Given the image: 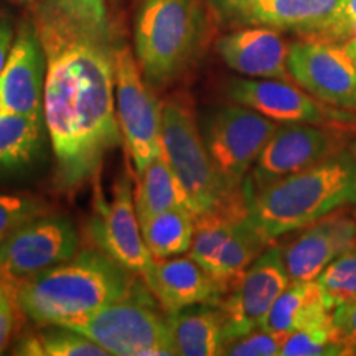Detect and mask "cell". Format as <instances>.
<instances>
[{
    "label": "cell",
    "mask_w": 356,
    "mask_h": 356,
    "mask_svg": "<svg viewBox=\"0 0 356 356\" xmlns=\"http://www.w3.org/2000/svg\"><path fill=\"white\" fill-rule=\"evenodd\" d=\"M35 30L47 56L43 115L56 160L55 180L60 190L73 191L96 177L122 140L114 63L126 42L119 19Z\"/></svg>",
    "instance_id": "obj_1"
},
{
    "label": "cell",
    "mask_w": 356,
    "mask_h": 356,
    "mask_svg": "<svg viewBox=\"0 0 356 356\" xmlns=\"http://www.w3.org/2000/svg\"><path fill=\"white\" fill-rule=\"evenodd\" d=\"M99 249L26 279L10 292L17 309L38 325H66L126 297L139 279Z\"/></svg>",
    "instance_id": "obj_2"
},
{
    "label": "cell",
    "mask_w": 356,
    "mask_h": 356,
    "mask_svg": "<svg viewBox=\"0 0 356 356\" xmlns=\"http://www.w3.org/2000/svg\"><path fill=\"white\" fill-rule=\"evenodd\" d=\"M244 197L249 220L270 243L356 204V154L340 150L259 190H244Z\"/></svg>",
    "instance_id": "obj_3"
},
{
    "label": "cell",
    "mask_w": 356,
    "mask_h": 356,
    "mask_svg": "<svg viewBox=\"0 0 356 356\" xmlns=\"http://www.w3.org/2000/svg\"><path fill=\"white\" fill-rule=\"evenodd\" d=\"M204 32L198 0H144L134 26L140 73L152 89L177 81L193 63Z\"/></svg>",
    "instance_id": "obj_4"
},
{
    "label": "cell",
    "mask_w": 356,
    "mask_h": 356,
    "mask_svg": "<svg viewBox=\"0 0 356 356\" xmlns=\"http://www.w3.org/2000/svg\"><path fill=\"white\" fill-rule=\"evenodd\" d=\"M147 284L137 280L132 291L118 302L78 322L66 323L71 330L91 338L115 356H173L168 315L157 309Z\"/></svg>",
    "instance_id": "obj_5"
},
{
    "label": "cell",
    "mask_w": 356,
    "mask_h": 356,
    "mask_svg": "<svg viewBox=\"0 0 356 356\" xmlns=\"http://www.w3.org/2000/svg\"><path fill=\"white\" fill-rule=\"evenodd\" d=\"M162 150L195 218L216 210L243 191L228 190L204 145L195 114L180 97L162 106Z\"/></svg>",
    "instance_id": "obj_6"
},
{
    "label": "cell",
    "mask_w": 356,
    "mask_h": 356,
    "mask_svg": "<svg viewBox=\"0 0 356 356\" xmlns=\"http://www.w3.org/2000/svg\"><path fill=\"white\" fill-rule=\"evenodd\" d=\"M267 244L249 220L243 190L216 210L195 218L190 256L229 291Z\"/></svg>",
    "instance_id": "obj_7"
},
{
    "label": "cell",
    "mask_w": 356,
    "mask_h": 356,
    "mask_svg": "<svg viewBox=\"0 0 356 356\" xmlns=\"http://www.w3.org/2000/svg\"><path fill=\"white\" fill-rule=\"evenodd\" d=\"M198 124L213 163L233 193L243 190L248 172L279 127L273 119L236 102L204 111Z\"/></svg>",
    "instance_id": "obj_8"
},
{
    "label": "cell",
    "mask_w": 356,
    "mask_h": 356,
    "mask_svg": "<svg viewBox=\"0 0 356 356\" xmlns=\"http://www.w3.org/2000/svg\"><path fill=\"white\" fill-rule=\"evenodd\" d=\"M115 114L136 173L139 175L162 150V106L142 76L126 43L115 53Z\"/></svg>",
    "instance_id": "obj_9"
},
{
    "label": "cell",
    "mask_w": 356,
    "mask_h": 356,
    "mask_svg": "<svg viewBox=\"0 0 356 356\" xmlns=\"http://www.w3.org/2000/svg\"><path fill=\"white\" fill-rule=\"evenodd\" d=\"M79 244L81 238L70 218L50 213L35 216L0 244V279L12 292L26 279L71 259Z\"/></svg>",
    "instance_id": "obj_10"
},
{
    "label": "cell",
    "mask_w": 356,
    "mask_h": 356,
    "mask_svg": "<svg viewBox=\"0 0 356 356\" xmlns=\"http://www.w3.org/2000/svg\"><path fill=\"white\" fill-rule=\"evenodd\" d=\"M113 191V198L108 200L104 193H101L99 186H96L92 215L88 226L89 236L99 251L113 257L131 273L144 275L152 264L154 256L142 238L134 203L132 181L127 172L119 177Z\"/></svg>",
    "instance_id": "obj_11"
},
{
    "label": "cell",
    "mask_w": 356,
    "mask_h": 356,
    "mask_svg": "<svg viewBox=\"0 0 356 356\" xmlns=\"http://www.w3.org/2000/svg\"><path fill=\"white\" fill-rule=\"evenodd\" d=\"M287 68L304 91L335 108L356 109V66L345 47L309 38L289 47Z\"/></svg>",
    "instance_id": "obj_12"
},
{
    "label": "cell",
    "mask_w": 356,
    "mask_h": 356,
    "mask_svg": "<svg viewBox=\"0 0 356 356\" xmlns=\"http://www.w3.org/2000/svg\"><path fill=\"white\" fill-rule=\"evenodd\" d=\"M291 286L282 249L267 248L229 289L221 309L229 341L259 328L280 293Z\"/></svg>",
    "instance_id": "obj_13"
},
{
    "label": "cell",
    "mask_w": 356,
    "mask_h": 356,
    "mask_svg": "<svg viewBox=\"0 0 356 356\" xmlns=\"http://www.w3.org/2000/svg\"><path fill=\"white\" fill-rule=\"evenodd\" d=\"M340 152V136L315 124H279L256 159L243 188L259 190L270 181L302 172Z\"/></svg>",
    "instance_id": "obj_14"
},
{
    "label": "cell",
    "mask_w": 356,
    "mask_h": 356,
    "mask_svg": "<svg viewBox=\"0 0 356 356\" xmlns=\"http://www.w3.org/2000/svg\"><path fill=\"white\" fill-rule=\"evenodd\" d=\"M226 95L236 104L246 106L277 124H330L346 115L325 108L307 91L282 79H229Z\"/></svg>",
    "instance_id": "obj_15"
},
{
    "label": "cell",
    "mask_w": 356,
    "mask_h": 356,
    "mask_svg": "<svg viewBox=\"0 0 356 356\" xmlns=\"http://www.w3.org/2000/svg\"><path fill=\"white\" fill-rule=\"evenodd\" d=\"M47 56L33 22L20 25L6 68L0 73V115L43 114Z\"/></svg>",
    "instance_id": "obj_16"
},
{
    "label": "cell",
    "mask_w": 356,
    "mask_h": 356,
    "mask_svg": "<svg viewBox=\"0 0 356 356\" xmlns=\"http://www.w3.org/2000/svg\"><path fill=\"white\" fill-rule=\"evenodd\" d=\"M304 229L282 249L291 284L315 280L333 259L356 249V218L335 211Z\"/></svg>",
    "instance_id": "obj_17"
},
{
    "label": "cell",
    "mask_w": 356,
    "mask_h": 356,
    "mask_svg": "<svg viewBox=\"0 0 356 356\" xmlns=\"http://www.w3.org/2000/svg\"><path fill=\"white\" fill-rule=\"evenodd\" d=\"M142 279L167 314L197 304L220 305L228 293V289L191 256L154 257Z\"/></svg>",
    "instance_id": "obj_18"
},
{
    "label": "cell",
    "mask_w": 356,
    "mask_h": 356,
    "mask_svg": "<svg viewBox=\"0 0 356 356\" xmlns=\"http://www.w3.org/2000/svg\"><path fill=\"white\" fill-rule=\"evenodd\" d=\"M221 60L231 70L249 78L286 79L289 47L270 26L243 29L221 37L216 43Z\"/></svg>",
    "instance_id": "obj_19"
},
{
    "label": "cell",
    "mask_w": 356,
    "mask_h": 356,
    "mask_svg": "<svg viewBox=\"0 0 356 356\" xmlns=\"http://www.w3.org/2000/svg\"><path fill=\"white\" fill-rule=\"evenodd\" d=\"M172 340L177 355H222L229 343L226 315L221 305L197 304L168 314Z\"/></svg>",
    "instance_id": "obj_20"
},
{
    "label": "cell",
    "mask_w": 356,
    "mask_h": 356,
    "mask_svg": "<svg viewBox=\"0 0 356 356\" xmlns=\"http://www.w3.org/2000/svg\"><path fill=\"white\" fill-rule=\"evenodd\" d=\"M340 0H252L239 22L270 29L296 30L317 37L330 24Z\"/></svg>",
    "instance_id": "obj_21"
},
{
    "label": "cell",
    "mask_w": 356,
    "mask_h": 356,
    "mask_svg": "<svg viewBox=\"0 0 356 356\" xmlns=\"http://www.w3.org/2000/svg\"><path fill=\"white\" fill-rule=\"evenodd\" d=\"M332 320V312L325 304L317 279L292 282L275 300L261 328L277 335L318 327Z\"/></svg>",
    "instance_id": "obj_22"
},
{
    "label": "cell",
    "mask_w": 356,
    "mask_h": 356,
    "mask_svg": "<svg viewBox=\"0 0 356 356\" xmlns=\"http://www.w3.org/2000/svg\"><path fill=\"white\" fill-rule=\"evenodd\" d=\"M44 115H0V180L30 170L44 147Z\"/></svg>",
    "instance_id": "obj_23"
},
{
    "label": "cell",
    "mask_w": 356,
    "mask_h": 356,
    "mask_svg": "<svg viewBox=\"0 0 356 356\" xmlns=\"http://www.w3.org/2000/svg\"><path fill=\"white\" fill-rule=\"evenodd\" d=\"M137 177L139 184L134 193V203L139 222L181 204L188 207V198L163 154L155 157Z\"/></svg>",
    "instance_id": "obj_24"
},
{
    "label": "cell",
    "mask_w": 356,
    "mask_h": 356,
    "mask_svg": "<svg viewBox=\"0 0 356 356\" xmlns=\"http://www.w3.org/2000/svg\"><path fill=\"white\" fill-rule=\"evenodd\" d=\"M142 238L155 259L188 251L195 236V215L188 207L172 208L140 222Z\"/></svg>",
    "instance_id": "obj_25"
},
{
    "label": "cell",
    "mask_w": 356,
    "mask_h": 356,
    "mask_svg": "<svg viewBox=\"0 0 356 356\" xmlns=\"http://www.w3.org/2000/svg\"><path fill=\"white\" fill-rule=\"evenodd\" d=\"M325 304L333 312L337 307L356 302V249L333 259L317 277Z\"/></svg>",
    "instance_id": "obj_26"
},
{
    "label": "cell",
    "mask_w": 356,
    "mask_h": 356,
    "mask_svg": "<svg viewBox=\"0 0 356 356\" xmlns=\"http://www.w3.org/2000/svg\"><path fill=\"white\" fill-rule=\"evenodd\" d=\"M37 337L40 356H111L108 350L91 338L63 325H48L37 333Z\"/></svg>",
    "instance_id": "obj_27"
},
{
    "label": "cell",
    "mask_w": 356,
    "mask_h": 356,
    "mask_svg": "<svg viewBox=\"0 0 356 356\" xmlns=\"http://www.w3.org/2000/svg\"><path fill=\"white\" fill-rule=\"evenodd\" d=\"M280 356H338L343 355V350L333 338L332 320L318 327L305 328L289 333L284 338Z\"/></svg>",
    "instance_id": "obj_28"
},
{
    "label": "cell",
    "mask_w": 356,
    "mask_h": 356,
    "mask_svg": "<svg viewBox=\"0 0 356 356\" xmlns=\"http://www.w3.org/2000/svg\"><path fill=\"white\" fill-rule=\"evenodd\" d=\"M43 213L48 211L42 200L25 195H0V244L24 222Z\"/></svg>",
    "instance_id": "obj_29"
},
{
    "label": "cell",
    "mask_w": 356,
    "mask_h": 356,
    "mask_svg": "<svg viewBox=\"0 0 356 356\" xmlns=\"http://www.w3.org/2000/svg\"><path fill=\"white\" fill-rule=\"evenodd\" d=\"M287 335L267 332L264 328L246 333V335L234 338L226 345L222 355L231 356H274L280 353L284 338Z\"/></svg>",
    "instance_id": "obj_30"
},
{
    "label": "cell",
    "mask_w": 356,
    "mask_h": 356,
    "mask_svg": "<svg viewBox=\"0 0 356 356\" xmlns=\"http://www.w3.org/2000/svg\"><path fill=\"white\" fill-rule=\"evenodd\" d=\"M333 338L343 355L356 353V302L337 307L332 312Z\"/></svg>",
    "instance_id": "obj_31"
},
{
    "label": "cell",
    "mask_w": 356,
    "mask_h": 356,
    "mask_svg": "<svg viewBox=\"0 0 356 356\" xmlns=\"http://www.w3.org/2000/svg\"><path fill=\"white\" fill-rule=\"evenodd\" d=\"M353 26H356V0H340L330 24L325 26L317 37L312 38L335 42V40L346 38V35Z\"/></svg>",
    "instance_id": "obj_32"
},
{
    "label": "cell",
    "mask_w": 356,
    "mask_h": 356,
    "mask_svg": "<svg viewBox=\"0 0 356 356\" xmlns=\"http://www.w3.org/2000/svg\"><path fill=\"white\" fill-rule=\"evenodd\" d=\"M17 309L10 291L6 292L2 302H0V355L7 350L8 341L15 332L17 327Z\"/></svg>",
    "instance_id": "obj_33"
},
{
    "label": "cell",
    "mask_w": 356,
    "mask_h": 356,
    "mask_svg": "<svg viewBox=\"0 0 356 356\" xmlns=\"http://www.w3.org/2000/svg\"><path fill=\"white\" fill-rule=\"evenodd\" d=\"M252 0H210V6L220 19L238 20Z\"/></svg>",
    "instance_id": "obj_34"
},
{
    "label": "cell",
    "mask_w": 356,
    "mask_h": 356,
    "mask_svg": "<svg viewBox=\"0 0 356 356\" xmlns=\"http://www.w3.org/2000/svg\"><path fill=\"white\" fill-rule=\"evenodd\" d=\"M13 42H15V30H13L12 20L7 17H0V73L6 68Z\"/></svg>",
    "instance_id": "obj_35"
},
{
    "label": "cell",
    "mask_w": 356,
    "mask_h": 356,
    "mask_svg": "<svg viewBox=\"0 0 356 356\" xmlns=\"http://www.w3.org/2000/svg\"><path fill=\"white\" fill-rule=\"evenodd\" d=\"M12 3H15V6H20V7H26V8H33L38 7L40 3L43 2V0H10Z\"/></svg>",
    "instance_id": "obj_36"
},
{
    "label": "cell",
    "mask_w": 356,
    "mask_h": 356,
    "mask_svg": "<svg viewBox=\"0 0 356 356\" xmlns=\"http://www.w3.org/2000/svg\"><path fill=\"white\" fill-rule=\"evenodd\" d=\"M345 50L348 51V55L351 56V60H353V63H355V66H356V38L346 40Z\"/></svg>",
    "instance_id": "obj_37"
},
{
    "label": "cell",
    "mask_w": 356,
    "mask_h": 356,
    "mask_svg": "<svg viewBox=\"0 0 356 356\" xmlns=\"http://www.w3.org/2000/svg\"><path fill=\"white\" fill-rule=\"evenodd\" d=\"M7 291H8L7 286H6V284L2 282V279H0V302H2L3 296H6V292H7Z\"/></svg>",
    "instance_id": "obj_38"
},
{
    "label": "cell",
    "mask_w": 356,
    "mask_h": 356,
    "mask_svg": "<svg viewBox=\"0 0 356 356\" xmlns=\"http://www.w3.org/2000/svg\"><path fill=\"white\" fill-rule=\"evenodd\" d=\"M139 2H144V0H139Z\"/></svg>",
    "instance_id": "obj_39"
}]
</instances>
